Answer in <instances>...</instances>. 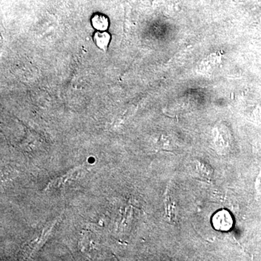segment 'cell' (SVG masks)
Wrapping results in <instances>:
<instances>
[{
    "mask_svg": "<svg viewBox=\"0 0 261 261\" xmlns=\"http://www.w3.org/2000/svg\"><path fill=\"white\" fill-rule=\"evenodd\" d=\"M212 224L215 229L218 231H229L233 224L232 216L228 211H220L212 218Z\"/></svg>",
    "mask_w": 261,
    "mask_h": 261,
    "instance_id": "obj_1",
    "label": "cell"
},
{
    "mask_svg": "<svg viewBox=\"0 0 261 261\" xmlns=\"http://www.w3.org/2000/svg\"><path fill=\"white\" fill-rule=\"evenodd\" d=\"M56 224L57 221L53 223L50 226L46 228L39 238L36 239L34 241L31 242L28 245H27V247H24L23 253L25 254V256H27V255L31 256L32 253L37 251L39 247H42L44 245V242L47 240L48 237L50 234L51 231H53V228H54Z\"/></svg>",
    "mask_w": 261,
    "mask_h": 261,
    "instance_id": "obj_2",
    "label": "cell"
},
{
    "mask_svg": "<svg viewBox=\"0 0 261 261\" xmlns=\"http://www.w3.org/2000/svg\"><path fill=\"white\" fill-rule=\"evenodd\" d=\"M84 169L83 167H80L75 168V170L72 171L71 172L67 173L64 176L61 177L56 178V179L53 180L49 182L47 186V190H51V189L59 188L65 185L67 182L73 181L75 178H78V176H81L82 173L84 172Z\"/></svg>",
    "mask_w": 261,
    "mask_h": 261,
    "instance_id": "obj_3",
    "label": "cell"
},
{
    "mask_svg": "<svg viewBox=\"0 0 261 261\" xmlns=\"http://www.w3.org/2000/svg\"><path fill=\"white\" fill-rule=\"evenodd\" d=\"M94 39L98 47L100 48L103 51H107L110 41H111V36L108 33L105 32L95 33Z\"/></svg>",
    "mask_w": 261,
    "mask_h": 261,
    "instance_id": "obj_4",
    "label": "cell"
},
{
    "mask_svg": "<svg viewBox=\"0 0 261 261\" xmlns=\"http://www.w3.org/2000/svg\"><path fill=\"white\" fill-rule=\"evenodd\" d=\"M92 23L94 28L98 31H106L109 25L107 17L102 14L94 15L92 17Z\"/></svg>",
    "mask_w": 261,
    "mask_h": 261,
    "instance_id": "obj_5",
    "label": "cell"
}]
</instances>
